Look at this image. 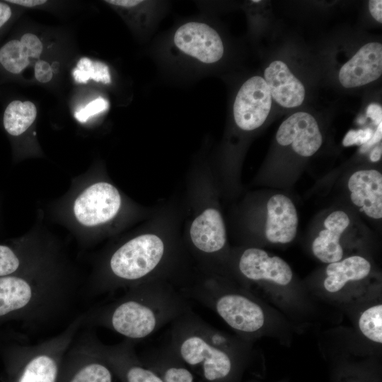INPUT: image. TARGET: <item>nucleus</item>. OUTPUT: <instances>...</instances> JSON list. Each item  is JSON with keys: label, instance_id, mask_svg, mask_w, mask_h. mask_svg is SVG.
Here are the masks:
<instances>
[{"label": "nucleus", "instance_id": "obj_1", "mask_svg": "<svg viewBox=\"0 0 382 382\" xmlns=\"http://www.w3.org/2000/svg\"><path fill=\"white\" fill-rule=\"evenodd\" d=\"M190 310L180 290L162 280L132 286L122 295L82 313V328L100 327L132 341L143 340Z\"/></svg>", "mask_w": 382, "mask_h": 382}, {"label": "nucleus", "instance_id": "obj_2", "mask_svg": "<svg viewBox=\"0 0 382 382\" xmlns=\"http://www.w3.org/2000/svg\"><path fill=\"white\" fill-rule=\"evenodd\" d=\"M122 204V195L114 185L92 178L88 172L72 180L67 192L51 203L49 214L69 230L81 248H87L98 231L116 218Z\"/></svg>", "mask_w": 382, "mask_h": 382}, {"label": "nucleus", "instance_id": "obj_3", "mask_svg": "<svg viewBox=\"0 0 382 382\" xmlns=\"http://www.w3.org/2000/svg\"><path fill=\"white\" fill-rule=\"evenodd\" d=\"M166 254L164 241L158 235L145 233L129 238L96 261L83 293L99 296L154 281Z\"/></svg>", "mask_w": 382, "mask_h": 382}, {"label": "nucleus", "instance_id": "obj_4", "mask_svg": "<svg viewBox=\"0 0 382 382\" xmlns=\"http://www.w3.org/2000/svg\"><path fill=\"white\" fill-rule=\"evenodd\" d=\"M166 344L204 382H228L233 374V343L191 309L170 323Z\"/></svg>", "mask_w": 382, "mask_h": 382}, {"label": "nucleus", "instance_id": "obj_5", "mask_svg": "<svg viewBox=\"0 0 382 382\" xmlns=\"http://www.w3.org/2000/svg\"><path fill=\"white\" fill-rule=\"evenodd\" d=\"M192 299L214 311L230 328L243 334H255L265 323L261 306L247 294L229 289L214 279L202 280L180 289Z\"/></svg>", "mask_w": 382, "mask_h": 382}, {"label": "nucleus", "instance_id": "obj_6", "mask_svg": "<svg viewBox=\"0 0 382 382\" xmlns=\"http://www.w3.org/2000/svg\"><path fill=\"white\" fill-rule=\"evenodd\" d=\"M82 313L58 334L17 349L13 382H57L64 354L82 328Z\"/></svg>", "mask_w": 382, "mask_h": 382}, {"label": "nucleus", "instance_id": "obj_7", "mask_svg": "<svg viewBox=\"0 0 382 382\" xmlns=\"http://www.w3.org/2000/svg\"><path fill=\"white\" fill-rule=\"evenodd\" d=\"M79 340L102 358L121 382H164L161 376L146 365L134 349V341L125 339L115 345L101 342L91 328L78 332Z\"/></svg>", "mask_w": 382, "mask_h": 382}, {"label": "nucleus", "instance_id": "obj_8", "mask_svg": "<svg viewBox=\"0 0 382 382\" xmlns=\"http://www.w3.org/2000/svg\"><path fill=\"white\" fill-rule=\"evenodd\" d=\"M272 106V96L264 78L255 76L240 88L233 103V117L237 126L251 131L266 120Z\"/></svg>", "mask_w": 382, "mask_h": 382}, {"label": "nucleus", "instance_id": "obj_9", "mask_svg": "<svg viewBox=\"0 0 382 382\" xmlns=\"http://www.w3.org/2000/svg\"><path fill=\"white\" fill-rule=\"evenodd\" d=\"M105 361L76 337L64 356L57 382H112Z\"/></svg>", "mask_w": 382, "mask_h": 382}, {"label": "nucleus", "instance_id": "obj_10", "mask_svg": "<svg viewBox=\"0 0 382 382\" xmlns=\"http://www.w3.org/2000/svg\"><path fill=\"white\" fill-rule=\"evenodd\" d=\"M173 40L181 52L205 64L215 63L224 54L219 35L204 23L192 21L183 24L175 31Z\"/></svg>", "mask_w": 382, "mask_h": 382}, {"label": "nucleus", "instance_id": "obj_11", "mask_svg": "<svg viewBox=\"0 0 382 382\" xmlns=\"http://www.w3.org/2000/svg\"><path fill=\"white\" fill-rule=\"evenodd\" d=\"M241 274L252 282L266 281L286 286L292 280L293 272L289 264L278 256H270L258 248H249L241 254L238 261Z\"/></svg>", "mask_w": 382, "mask_h": 382}, {"label": "nucleus", "instance_id": "obj_12", "mask_svg": "<svg viewBox=\"0 0 382 382\" xmlns=\"http://www.w3.org/2000/svg\"><path fill=\"white\" fill-rule=\"evenodd\" d=\"M276 139L282 146H291L298 155L309 157L320 149L323 137L316 119L306 112H298L279 126Z\"/></svg>", "mask_w": 382, "mask_h": 382}, {"label": "nucleus", "instance_id": "obj_13", "mask_svg": "<svg viewBox=\"0 0 382 382\" xmlns=\"http://www.w3.org/2000/svg\"><path fill=\"white\" fill-rule=\"evenodd\" d=\"M265 235L272 243L286 244L296 237L299 216L292 200L282 194L270 197L267 203Z\"/></svg>", "mask_w": 382, "mask_h": 382}, {"label": "nucleus", "instance_id": "obj_14", "mask_svg": "<svg viewBox=\"0 0 382 382\" xmlns=\"http://www.w3.org/2000/svg\"><path fill=\"white\" fill-rule=\"evenodd\" d=\"M381 74L382 45L369 42L341 67L339 80L345 88H354L378 79Z\"/></svg>", "mask_w": 382, "mask_h": 382}, {"label": "nucleus", "instance_id": "obj_15", "mask_svg": "<svg viewBox=\"0 0 382 382\" xmlns=\"http://www.w3.org/2000/svg\"><path fill=\"white\" fill-rule=\"evenodd\" d=\"M352 202L367 216L382 218V175L374 169L353 173L347 182Z\"/></svg>", "mask_w": 382, "mask_h": 382}, {"label": "nucleus", "instance_id": "obj_16", "mask_svg": "<svg viewBox=\"0 0 382 382\" xmlns=\"http://www.w3.org/2000/svg\"><path fill=\"white\" fill-rule=\"evenodd\" d=\"M349 224L350 219L344 211L336 210L328 214L323 221V228L312 242L314 256L327 264L341 260L344 250L340 238Z\"/></svg>", "mask_w": 382, "mask_h": 382}, {"label": "nucleus", "instance_id": "obj_17", "mask_svg": "<svg viewBox=\"0 0 382 382\" xmlns=\"http://www.w3.org/2000/svg\"><path fill=\"white\" fill-rule=\"evenodd\" d=\"M190 236L193 246L206 255L219 253L226 243V227L220 212L205 209L192 221Z\"/></svg>", "mask_w": 382, "mask_h": 382}, {"label": "nucleus", "instance_id": "obj_18", "mask_svg": "<svg viewBox=\"0 0 382 382\" xmlns=\"http://www.w3.org/2000/svg\"><path fill=\"white\" fill-rule=\"evenodd\" d=\"M265 81L272 98L281 106H299L305 98L302 83L291 73L282 61L272 62L264 72Z\"/></svg>", "mask_w": 382, "mask_h": 382}, {"label": "nucleus", "instance_id": "obj_19", "mask_svg": "<svg viewBox=\"0 0 382 382\" xmlns=\"http://www.w3.org/2000/svg\"><path fill=\"white\" fill-rule=\"evenodd\" d=\"M370 271L368 260L359 255L349 256L328 265L323 286L327 291L336 293L349 282L364 279Z\"/></svg>", "mask_w": 382, "mask_h": 382}, {"label": "nucleus", "instance_id": "obj_20", "mask_svg": "<svg viewBox=\"0 0 382 382\" xmlns=\"http://www.w3.org/2000/svg\"><path fill=\"white\" fill-rule=\"evenodd\" d=\"M142 361L156 371L164 382H198L195 374L165 345L140 357Z\"/></svg>", "mask_w": 382, "mask_h": 382}, {"label": "nucleus", "instance_id": "obj_21", "mask_svg": "<svg viewBox=\"0 0 382 382\" xmlns=\"http://www.w3.org/2000/svg\"><path fill=\"white\" fill-rule=\"evenodd\" d=\"M37 117L35 105L29 100H14L9 103L3 115V127L13 139L25 134Z\"/></svg>", "mask_w": 382, "mask_h": 382}, {"label": "nucleus", "instance_id": "obj_22", "mask_svg": "<svg viewBox=\"0 0 382 382\" xmlns=\"http://www.w3.org/2000/svg\"><path fill=\"white\" fill-rule=\"evenodd\" d=\"M30 64L26 50L18 39H11L0 47V66L6 72L18 75Z\"/></svg>", "mask_w": 382, "mask_h": 382}, {"label": "nucleus", "instance_id": "obj_23", "mask_svg": "<svg viewBox=\"0 0 382 382\" xmlns=\"http://www.w3.org/2000/svg\"><path fill=\"white\" fill-rule=\"evenodd\" d=\"M76 82L86 83L89 80L108 84L111 82V76L108 65L100 61L92 60L88 57L81 58L72 71Z\"/></svg>", "mask_w": 382, "mask_h": 382}, {"label": "nucleus", "instance_id": "obj_24", "mask_svg": "<svg viewBox=\"0 0 382 382\" xmlns=\"http://www.w3.org/2000/svg\"><path fill=\"white\" fill-rule=\"evenodd\" d=\"M359 328L369 340L382 343V305L372 306L364 311L359 318Z\"/></svg>", "mask_w": 382, "mask_h": 382}, {"label": "nucleus", "instance_id": "obj_25", "mask_svg": "<svg viewBox=\"0 0 382 382\" xmlns=\"http://www.w3.org/2000/svg\"><path fill=\"white\" fill-rule=\"evenodd\" d=\"M108 107V101L102 97H99L91 101L85 107L76 111L74 116L80 122H85L93 115L106 110Z\"/></svg>", "mask_w": 382, "mask_h": 382}, {"label": "nucleus", "instance_id": "obj_26", "mask_svg": "<svg viewBox=\"0 0 382 382\" xmlns=\"http://www.w3.org/2000/svg\"><path fill=\"white\" fill-rule=\"evenodd\" d=\"M25 47L29 58L38 59L42 54L43 45L39 37L31 33L23 34L19 39Z\"/></svg>", "mask_w": 382, "mask_h": 382}, {"label": "nucleus", "instance_id": "obj_27", "mask_svg": "<svg viewBox=\"0 0 382 382\" xmlns=\"http://www.w3.org/2000/svg\"><path fill=\"white\" fill-rule=\"evenodd\" d=\"M373 134L374 130L371 128L351 129L345 135L342 144L345 146H362L371 139Z\"/></svg>", "mask_w": 382, "mask_h": 382}, {"label": "nucleus", "instance_id": "obj_28", "mask_svg": "<svg viewBox=\"0 0 382 382\" xmlns=\"http://www.w3.org/2000/svg\"><path fill=\"white\" fill-rule=\"evenodd\" d=\"M35 79L40 83L50 81L53 76V71L50 64L44 60H38L34 68Z\"/></svg>", "mask_w": 382, "mask_h": 382}, {"label": "nucleus", "instance_id": "obj_29", "mask_svg": "<svg viewBox=\"0 0 382 382\" xmlns=\"http://www.w3.org/2000/svg\"><path fill=\"white\" fill-rule=\"evenodd\" d=\"M13 10L10 4L0 1V30L11 20Z\"/></svg>", "mask_w": 382, "mask_h": 382}, {"label": "nucleus", "instance_id": "obj_30", "mask_svg": "<svg viewBox=\"0 0 382 382\" xmlns=\"http://www.w3.org/2000/svg\"><path fill=\"white\" fill-rule=\"evenodd\" d=\"M366 114L376 125L382 123V108L381 106L375 103L369 105L367 108Z\"/></svg>", "mask_w": 382, "mask_h": 382}, {"label": "nucleus", "instance_id": "obj_31", "mask_svg": "<svg viewBox=\"0 0 382 382\" xmlns=\"http://www.w3.org/2000/svg\"><path fill=\"white\" fill-rule=\"evenodd\" d=\"M382 1L371 0L369 1V9L372 17L378 22H382Z\"/></svg>", "mask_w": 382, "mask_h": 382}, {"label": "nucleus", "instance_id": "obj_32", "mask_svg": "<svg viewBox=\"0 0 382 382\" xmlns=\"http://www.w3.org/2000/svg\"><path fill=\"white\" fill-rule=\"evenodd\" d=\"M382 138V123H380L371 139L361 146L360 151L362 153L366 152L374 144L379 142Z\"/></svg>", "mask_w": 382, "mask_h": 382}, {"label": "nucleus", "instance_id": "obj_33", "mask_svg": "<svg viewBox=\"0 0 382 382\" xmlns=\"http://www.w3.org/2000/svg\"><path fill=\"white\" fill-rule=\"evenodd\" d=\"M5 1L10 4H11L27 8L36 7L47 2V1L45 0H7Z\"/></svg>", "mask_w": 382, "mask_h": 382}, {"label": "nucleus", "instance_id": "obj_34", "mask_svg": "<svg viewBox=\"0 0 382 382\" xmlns=\"http://www.w3.org/2000/svg\"><path fill=\"white\" fill-rule=\"evenodd\" d=\"M105 2L118 7L132 8L140 5L144 1L137 0H108Z\"/></svg>", "mask_w": 382, "mask_h": 382}, {"label": "nucleus", "instance_id": "obj_35", "mask_svg": "<svg viewBox=\"0 0 382 382\" xmlns=\"http://www.w3.org/2000/svg\"><path fill=\"white\" fill-rule=\"evenodd\" d=\"M381 146H376L371 152L370 154V160L372 162H377L381 158Z\"/></svg>", "mask_w": 382, "mask_h": 382}, {"label": "nucleus", "instance_id": "obj_36", "mask_svg": "<svg viewBox=\"0 0 382 382\" xmlns=\"http://www.w3.org/2000/svg\"><path fill=\"white\" fill-rule=\"evenodd\" d=\"M253 2H260V0H253Z\"/></svg>", "mask_w": 382, "mask_h": 382}, {"label": "nucleus", "instance_id": "obj_37", "mask_svg": "<svg viewBox=\"0 0 382 382\" xmlns=\"http://www.w3.org/2000/svg\"><path fill=\"white\" fill-rule=\"evenodd\" d=\"M0 216H1V212H0ZM0 219H1V217H0Z\"/></svg>", "mask_w": 382, "mask_h": 382}]
</instances>
